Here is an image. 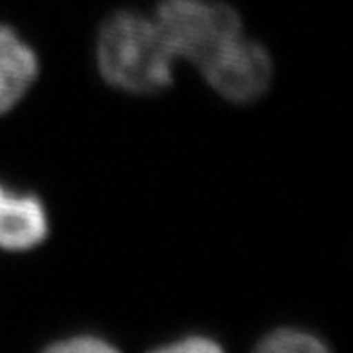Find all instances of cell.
<instances>
[{
    "label": "cell",
    "instance_id": "obj_3",
    "mask_svg": "<svg viewBox=\"0 0 353 353\" xmlns=\"http://www.w3.org/2000/svg\"><path fill=\"white\" fill-rule=\"evenodd\" d=\"M206 83L230 102L257 101L271 85L273 63L261 43L240 36L199 67Z\"/></svg>",
    "mask_w": 353,
    "mask_h": 353
},
{
    "label": "cell",
    "instance_id": "obj_1",
    "mask_svg": "<svg viewBox=\"0 0 353 353\" xmlns=\"http://www.w3.org/2000/svg\"><path fill=\"white\" fill-rule=\"evenodd\" d=\"M97 63L108 85L130 94H153L171 87L175 55L153 18L120 10L101 26Z\"/></svg>",
    "mask_w": 353,
    "mask_h": 353
},
{
    "label": "cell",
    "instance_id": "obj_7",
    "mask_svg": "<svg viewBox=\"0 0 353 353\" xmlns=\"http://www.w3.org/2000/svg\"><path fill=\"white\" fill-rule=\"evenodd\" d=\"M50 352L57 353H108L116 352V345L94 334H75L59 341H53Z\"/></svg>",
    "mask_w": 353,
    "mask_h": 353
},
{
    "label": "cell",
    "instance_id": "obj_6",
    "mask_svg": "<svg viewBox=\"0 0 353 353\" xmlns=\"http://www.w3.org/2000/svg\"><path fill=\"white\" fill-rule=\"evenodd\" d=\"M257 350L263 353H320L326 352V345L306 330L277 328L265 334Z\"/></svg>",
    "mask_w": 353,
    "mask_h": 353
},
{
    "label": "cell",
    "instance_id": "obj_4",
    "mask_svg": "<svg viewBox=\"0 0 353 353\" xmlns=\"http://www.w3.org/2000/svg\"><path fill=\"white\" fill-rule=\"evenodd\" d=\"M50 234L48 210L39 196L0 183V250L28 252Z\"/></svg>",
    "mask_w": 353,
    "mask_h": 353
},
{
    "label": "cell",
    "instance_id": "obj_2",
    "mask_svg": "<svg viewBox=\"0 0 353 353\" xmlns=\"http://www.w3.org/2000/svg\"><path fill=\"white\" fill-rule=\"evenodd\" d=\"M153 20L175 59L199 67L243 36L240 14L218 0H159Z\"/></svg>",
    "mask_w": 353,
    "mask_h": 353
},
{
    "label": "cell",
    "instance_id": "obj_5",
    "mask_svg": "<svg viewBox=\"0 0 353 353\" xmlns=\"http://www.w3.org/2000/svg\"><path fill=\"white\" fill-rule=\"evenodd\" d=\"M39 75V61L14 28L0 24V116L10 112Z\"/></svg>",
    "mask_w": 353,
    "mask_h": 353
},
{
    "label": "cell",
    "instance_id": "obj_8",
    "mask_svg": "<svg viewBox=\"0 0 353 353\" xmlns=\"http://www.w3.org/2000/svg\"><path fill=\"white\" fill-rule=\"evenodd\" d=\"M222 345L210 338V336H202V334H190L176 338L171 343H165L159 347V352H171V353H210L220 352Z\"/></svg>",
    "mask_w": 353,
    "mask_h": 353
}]
</instances>
